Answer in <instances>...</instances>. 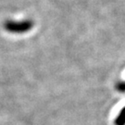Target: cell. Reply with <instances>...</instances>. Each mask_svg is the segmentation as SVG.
Segmentation results:
<instances>
[{
    "label": "cell",
    "mask_w": 125,
    "mask_h": 125,
    "mask_svg": "<svg viewBox=\"0 0 125 125\" xmlns=\"http://www.w3.org/2000/svg\"><path fill=\"white\" fill-rule=\"evenodd\" d=\"M32 27H33V22L29 20L21 21H8L5 23V29L12 33H24L30 31Z\"/></svg>",
    "instance_id": "1"
}]
</instances>
